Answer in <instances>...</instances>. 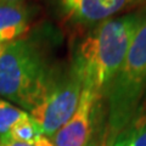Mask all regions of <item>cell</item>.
Returning <instances> with one entry per match:
<instances>
[{
	"mask_svg": "<svg viewBox=\"0 0 146 146\" xmlns=\"http://www.w3.org/2000/svg\"><path fill=\"white\" fill-rule=\"evenodd\" d=\"M145 11L146 9L100 22L73 45L70 63L78 73L83 88L105 100Z\"/></svg>",
	"mask_w": 146,
	"mask_h": 146,
	"instance_id": "6da1fadb",
	"label": "cell"
},
{
	"mask_svg": "<svg viewBox=\"0 0 146 146\" xmlns=\"http://www.w3.org/2000/svg\"><path fill=\"white\" fill-rule=\"evenodd\" d=\"M46 43L34 35L4 44L0 51V98L31 112L42 98L56 63Z\"/></svg>",
	"mask_w": 146,
	"mask_h": 146,
	"instance_id": "7a4b0ae2",
	"label": "cell"
},
{
	"mask_svg": "<svg viewBox=\"0 0 146 146\" xmlns=\"http://www.w3.org/2000/svg\"><path fill=\"white\" fill-rule=\"evenodd\" d=\"M146 94V11L108 88L102 146H108L138 110Z\"/></svg>",
	"mask_w": 146,
	"mask_h": 146,
	"instance_id": "3957f363",
	"label": "cell"
},
{
	"mask_svg": "<svg viewBox=\"0 0 146 146\" xmlns=\"http://www.w3.org/2000/svg\"><path fill=\"white\" fill-rule=\"evenodd\" d=\"M83 83L71 63L55 66L36 106L29 112L43 135L51 139L78 106Z\"/></svg>",
	"mask_w": 146,
	"mask_h": 146,
	"instance_id": "277c9868",
	"label": "cell"
},
{
	"mask_svg": "<svg viewBox=\"0 0 146 146\" xmlns=\"http://www.w3.org/2000/svg\"><path fill=\"white\" fill-rule=\"evenodd\" d=\"M104 99L83 88L78 106L72 117L52 136L54 146H86L100 135L99 123Z\"/></svg>",
	"mask_w": 146,
	"mask_h": 146,
	"instance_id": "5b68a950",
	"label": "cell"
},
{
	"mask_svg": "<svg viewBox=\"0 0 146 146\" xmlns=\"http://www.w3.org/2000/svg\"><path fill=\"white\" fill-rule=\"evenodd\" d=\"M140 0H60L63 13L76 25L90 26L112 18Z\"/></svg>",
	"mask_w": 146,
	"mask_h": 146,
	"instance_id": "8992f818",
	"label": "cell"
},
{
	"mask_svg": "<svg viewBox=\"0 0 146 146\" xmlns=\"http://www.w3.org/2000/svg\"><path fill=\"white\" fill-rule=\"evenodd\" d=\"M32 16L33 12L26 3L0 5V45L25 36Z\"/></svg>",
	"mask_w": 146,
	"mask_h": 146,
	"instance_id": "52a82bcc",
	"label": "cell"
},
{
	"mask_svg": "<svg viewBox=\"0 0 146 146\" xmlns=\"http://www.w3.org/2000/svg\"><path fill=\"white\" fill-rule=\"evenodd\" d=\"M108 146H146V94L129 123Z\"/></svg>",
	"mask_w": 146,
	"mask_h": 146,
	"instance_id": "ba28073f",
	"label": "cell"
},
{
	"mask_svg": "<svg viewBox=\"0 0 146 146\" xmlns=\"http://www.w3.org/2000/svg\"><path fill=\"white\" fill-rule=\"evenodd\" d=\"M31 115L25 110L11 104L7 100L0 98V141L5 140L11 128L16 123L28 118Z\"/></svg>",
	"mask_w": 146,
	"mask_h": 146,
	"instance_id": "9c48e42d",
	"label": "cell"
},
{
	"mask_svg": "<svg viewBox=\"0 0 146 146\" xmlns=\"http://www.w3.org/2000/svg\"><path fill=\"white\" fill-rule=\"evenodd\" d=\"M43 135L40 128L34 122L31 116L26 119L16 123L11 128L9 136L6 139H12L16 141H22V143H33L38 136Z\"/></svg>",
	"mask_w": 146,
	"mask_h": 146,
	"instance_id": "30bf717a",
	"label": "cell"
},
{
	"mask_svg": "<svg viewBox=\"0 0 146 146\" xmlns=\"http://www.w3.org/2000/svg\"><path fill=\"white\" fill-rule=\"evenodd\" d=\"M38 139H39V136L33 143H22V141H16L12 139H5V140L0 141V146H39Z\"/></svg>",
	"mask_w": 146,
	"mask_h": 146,
	"instance_id": "8fae6325",
	"label": "cell"
},
{
	"mask_svg": "<svg viewBox=\"0 0 146 146\" xmlns=\"http://www.w3.org/2000/svg\"><path fill=\"white\" fill-rule=\"evenodd\" d=\"M86 146H102V136H100V135L95 136Z\"/></svg>",
	"mask_w": 146,
	"mask_h": 146,
	"instance_id": "7c38bea8",
	"label": "cell"
},
{
	"mask_svg": "<svg viewBox=\"0 0 146 146\" xmlns=\"http://www.w3.org/2000/svg\"><path fill=\"white\" fill-rule=\"evenodd\" d=\"M26 0H0V5H7V4H22Z\"/></svg>",
	"mask_w": 146,
	"mask_h": 146,
	"instance_id": "4fadbf2b",
	"label": "cell"
}]
</instances>
